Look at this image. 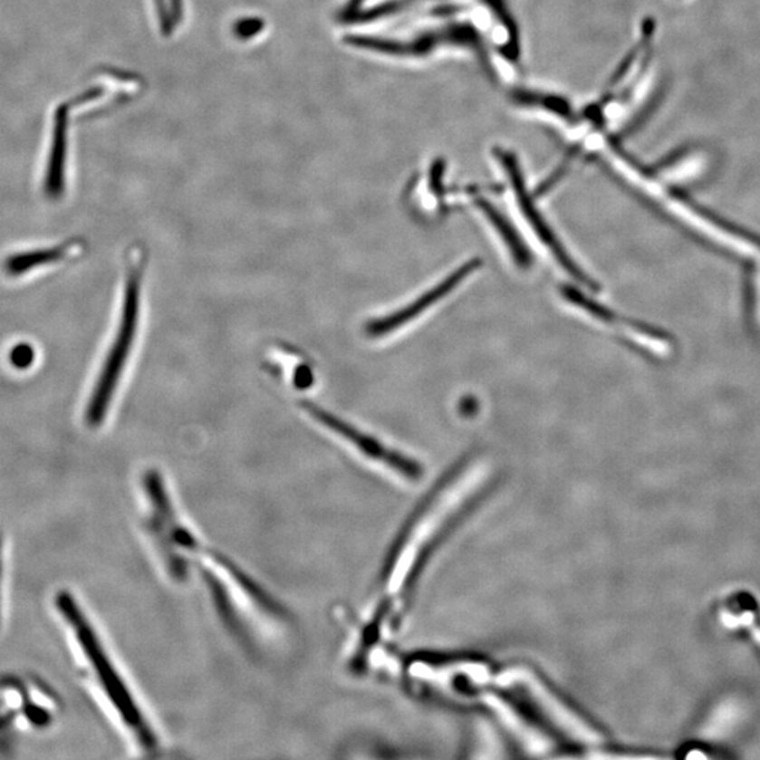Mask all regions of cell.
<instances>
[{
  "label": "cell",
  "instance_id": "30bf717a",
  "mask_svg": "<svg viewBox=\"0 0 760 760\" xmlns=\"http://www.w3.org/2000/svg\"><path fill=\"white\" fill-rule=\"evenodd\" d=\"M261 27L262 23L259 20H246V22H241L237 25V33L240 37H250V35L255 34Z\"/></svg>",
  "mask_w": 760,
  "mask_h": 760
},
{
  "label": "cell",
  "instance_id": "277c9868",
  "mask_svg": "<svg viewBox=\"0 0 760 760\" xmlns=\"http://www.w3.org/2000/svg\"><path fill=\"white\" fill-rule=\"evenodd\" d=\"M479 266V259H472V261L467 262L461 268L457 269L454 274H449L448 278L439 282L436 287H432L431 291L418 297V300H416L414 303L403 307L399 312L391 313V314L382 317V319L370 322V324L366 325V334L370 335V337H383V335L390 334L391 332L400 329L403 325L410 322L411 320L420 316L421 313L426 312L428 307L438 303L442 297L451 293L455 287L459 286Z\"/></svg>",
  "mask_w": 760,
  "mask_h": 760
},
{
  "label": "cell",
  "instance_id": "9c48e42d",
  "mask_svg": "<svg viewBox=\"0 0 760 760\" xmlns=\"http://www.w3.org/2000/svg\"><path fill=\"white\" fill-rule=\"evenodd\" d=\"M312 370H310L309 366L300 365V368H297L296 373H294V385H296L297 388L303 389L312 385Z\"/></svg>",
  "mask_w": 760,
  "mask_h": 760
},
{
  "label": "cell",
  "instance_id": "7a4b0ae2",
  "mask_svg": "<svg viewBox=\"0 0 760 760\" xmlns=\"http://www.w3.org/2000/svg\"><path fill=\"white\" fill-rule=\"evenodd\" d=\"M142 276H144V258L139 256L127 274L120 325L117 329L113 345L109 350L108 358L104 361L103 368L99 373L98 383L93 389L88 409H86V421L91 427H99L103 423L104 417L111 408L117 383L120 380L124 366L133 348L137 327H139Z\"/></svg>",
  "mask_w": 760,
  "mask_h": 760
},
{
  "label": "cell",
  "instance_id": "8992f818",
  "mask_svg": "<svg viewBox=\"0 0 760 760\" xmlns=\"http://www.w3.org/2000/svg\"><path fill=\"white\" fill-rule=\"evenodd\" d=\"M68 108L60 106L55 111L54 131L45 175V192L50 197H60L65 185V159H67Z\"/></svg>",
  "mask_w": 760,
  "mask_h": 760
},
{
  "label": "cell",
  "instance_id": "3957f363",
  "mask_svg": "<svg viewBox=\"0 0 760 760\" xmlns=\"http://www.w3.org/2000/svg\"><path fill=\"white\" fill-rule=\"evenodd\" d=\"M303 408L314 420L319 421L325 428L332 429L338 436L347 439L350 444H352L358 451L362 452L366 457L389 465L391 469L398 470V472L408 475V476H414V475L418 474V467L413 462L404 459L401 455L389 451L380 442L376 441L372 437L366 436L360 429L353 428L352 426L341 420L334 414L325 411L324 409L317 408L312 403H303Z\"/></svg>",
  "mask_w": 760,
  "mask_h": 760
},
{
  "label": "cell",
  "instance_id": "7c38bea8",
  "mask_svg": "<svg viewBox=\"0 0 760 760\" xmlns=\"http://www.w3.org/2000/svg\"><path fill=\"white\" fill-rule=\"evenodd\" d=\"M155 2H157V6H159V16H161L162 20V27H164L165 33H168L170 30V22L167 17V13H165L164 0H155Z\"/></svg>",
  "mask_w": 760,
  "mask_h": 760
},
{
  "label": "cell",
  "instance_id": "ba28073f",
  "mask_svg": "<svg viewBox=\"0 0 760 760\" xmlns=\"http://www.w3.org/2000/svg\"><path fill=\"white\" fill-rule=\"evenodd\" d=\"M70 245L57 246L53 250L35 251V253L24 254V255L12 256L7 259L6 269L9 274H19L23 272L32 271L35 266H42L48 262H57L67 255Z\"/></svg>",
  "mask_w": 760,
  "mask_h": 760
},
{
  "label": "cell",
  "instance_id": "5b68a950",
  "mask_svg": "<svg viewBox=\"0 0 760 760\" xmlns=\"http://www.w3.org/2000/svg\"><path fill=\"white\" fill-rule=\"evenodd\" d=\"M507 172L508 175H510L513 187H515V196H517L521 212H523V215L525 216V218H527L528 223H530L531 227H533L534 233L538 236L541 243H543L544 245L548 246L549 251H551L553 255L555 256L556 261H559V264H561V265L563 266V269H566L569 274H573V278L578 279V281H581L582 284H589V286L593 287V282L589 281V279L586 278V274L582 272V269H579V266L572 261L571 256H569V254L566 253L565 248L561 245V243H559V240L556 238L553 231L551 230V227H549L548 225H546V221L544 220L540 212L536 210L533 200H531L530 196L527 195V190L524 188L523 179H521L520 172H518L515 165L511 164V162H507Z\"/></svg>",
  "mask_w": 760,
  "mask_h": 760
},
{
  "label": "cell",
  "instance_id": "52a82bcc",
  "mask_svg": "<svg viewBox=\"0 0 760 760\" xmlns=\"http://www.w3.org/2000/svg\"><path fill=\"white\" fill-rule=\"evenodd\" d=\"M480 207H482L483 213L486 215V217L489 218L493 227L500 234V237L505 241V245L510 250L511 255L517 262V265L521 266V268H528L531 264L530 254H528L525 245H523V243H521L520 237H518L515 228L508 225V221L493 206L480 202Z\"/></svg>",
  "mask_w": 760,
  "mask_h": 760
},
{
  "label": "cell",
  "instance_id": "8fae6325",
  "mask_svg": "<svg viewBox=\"0 0 760 760\" xmlns=\"http://www.w3.org/2000/svg\"><path fill=\"white\" fill-rule=\"evenodd\" d=\"M12 358L14 360V363H16L17 366H24L25 363L29 362L30 358H32V352H30L29 348H17V350L13 352Z\"/></svg>",
  "mask_w": 760,
  "mask_h": 760
},
{
  "label": "cell",
  "instance_id": "6da1fadb",
  "mask_svg": "<svg viewBox=\"0 0 760 760\" xmlns=\"http://www.w3.org/2000/svg\"><path fill=\"white\" fill-rule=\"evenodd\" d=\"M55 604L75 634L76 642L95 676L99 688L104 697L108 698L111 710L116 713L131 742L144 754L154 755L159 751V736L146 718L139 701L134 697L133 691L127 686L123 676L109 657L108 650L104 649L95 628L91 627L75 597L71 596L68 592H60Z\"/></svg>",
  "mask_w": 760,
  "mask_h": 760
},
{
  "label": "cell",
  "instance_id": "4fadbf2b",
  "mask_svg": "<svg viewBox=\"0 0 760 760\" xmlns=\"http://www.w3.org/2000/svg\"><path fill=\"white\" fill-rule=\"evenodd\" d=\"M0 584H2V540H0Z\"/></svg>",
  "mask_w": 760,
  "mask_h": 760
}]
</instances>
